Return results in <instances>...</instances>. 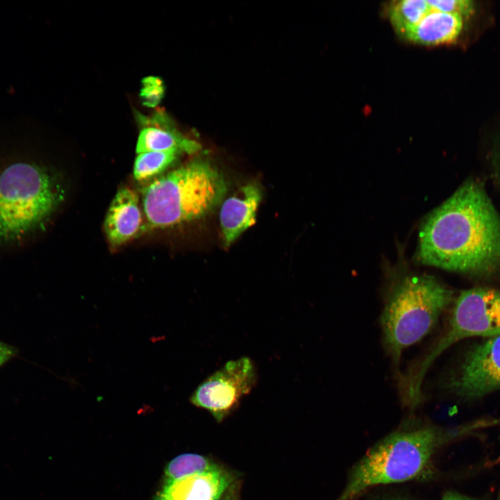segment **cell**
Returning a JSON list of instances; mask_svg holds the SVG:
<instances>
[{"label":"cell","instance_id":"1","mask_svg":"<svg viewBox=\"0 0 500 500\" xmlns=\"http://www.w3.org/2000/svg\"><path fill=\"white\" fill-rule=\"evenodd\" d=\"M417 257L424 265L471 276L500 269V215L480 183H463L428 215Z\"/></svg>","mask_w":500,"mask_h":500},{"label":"cell","instance_id":"2","mask_svg":"<svg viewBox=\"0 0 500 500\" xmlns=\"http://www.w3.org/2000/svg\"><path fill=\"white\" fill-rule=\"evenodd\" d=\"M63 198L57 174L36 158L28 121L0 124V250L28 244Z\"/></svg>","mask_w":500,"mask_h":500},{"label":"cell","instance_id":"3","mask_svg":"<svg viewBox=\"0 0 500 500\" xmlns=\"http://www.w3.org/2000/svg\"><path fill=\"white\" fill-rule=\"evenodd\" d=\"M480 418L452 428L425 426L394 432L369 449L352 468L336 500H353L369 488L401 483L428 473L435 453L444 445L496 425Z\"/></svg>","mask_w":500,"mask_h":500},{"label":"cell","instance_id":"4","mask_svg":"<svg viewBox=\"0 0 500 500\" xmlns=\"http://www.w3.org/2000/svg\"><path fill=\"white\" fill-rule=\"evenodd\" d=\"M227 183L209 161L196 159L156 178L142 190L149 228H162L201 219L223 200Z\"/></svg>","mask_w":500,"mask_h":500},{"label":"cell","instance_id":"5","mask_svg":"<svg viewBox=\"0 0 500 500\" xmlns=\"http://www.w3.org/2000/svg\"><path fill=\"white\" fill-rule=\"evenodd\" d=\"M452 292L432 276L408 275L388 291L380 317L383 344L397 369L405 349L435 328Z\"/></svg>","mask_w":500,"mask_h":500},{"label":"cell","instance_id":"6","mask_svg":"<svg viewBox=\"0 0 500 500\" xmlns=\"http://www.w3.org/2000/svg\"><path fill=\"white\" fill-rule=\"evenodd\" d=\"M497 335H500V289L476 288L462 291L453 304L445 333L401 377L403 393L410 399H422V385L427 370L453 344L470 337Z\"/></svg>","mask_w":500,"mask_h":500},{"label":"cell","instance_id":"7","mask_svg":"<svg viewBox=\"0 0 500 500\" xmlns=\"http://www.w3.org/2000/svg\"><path fill=\"white\" fill-rule=\"evenodd\" d=\"M256 368L251 359L242 356L226 362L194 390L190 401L222 420L256 385Z\"/></svg>","mask_w":500,"mask_h":500},{"label":"cell","instance_id":"8","mask_svg":"<svg viewBox=\"0 0 500 500\" xmlns=\"http://www.w3.org/2000/svg\"><path fill=\"white\" fill-rule=\"evenodd\" d=\"M462 400H475L500 390V335L473 346L442 382Z\"/></svg>","mask_w":500,"mask_h":500},{"label":"cell","instance_id":"9","mask_svg":"<svg viewBox=\"0 0 500 500\" xmlns=\"http://www.w3.org/2000/svg\"><path fill=\"white\" fill-rule=\"evenodd\" d=\"M261 199L260 187L255 183H249L223 201L219 210V224L226 248L255 224Z\"/></svg>","mask_w":500,"mask_h":500},{"label":"cell","instance_id":"10","mask_svg":"<svg viewBox=\"0 0 500 500\" xmlns=\"http://www.w3.org/2000/svg\"><path fill=\"white\" fill-rule=\"evenodd\" d=\"M142 224L137 193L128 188L119 189L107 210L104 229L109 243L119 246L135 237Z\"/></svg>","mask_w":500,"mask_h":500},{"label":"cell","instance_id":"11","mask_svg":"<svg viewBox=\"0 0 500 500\" xmlns=\"http://www.w3.org/2000/svg\"><path fill=\"white\" fill-rule=\"evenodd\" d=\"M231 478L221 468L167 482L156 500H219Z\"/></svg>","mask_w":500,"mask_h":500},{"label":"cell","instance_id":"12","mask_svg":"<svg viewBox=\"0 0 500 500\" xmlns=\"http://www.w3.org/2000/svg\"><path fill=\"white\" fill-rule=\"evenodd\" d=\"M462 17L459 14L433 11L403 36L417 44H442L455 40L462 30Z\"/></svg>","mask_w":500,"mask_h":500},{"label":"cell","instance_id":"13","mask_svg":"<svg viewBox=\"0 0 500 500\" xmlns=\"http://www.w3.org/2000/svg\"><path fill=\"white\" fill-rule=\"evenodd\" d=\"M200 149L201 144L199 142L166 126L144 128L140 133L136 145L137 153L177 151L192 154Z\"/></svg>","mask_w":500,"mask_h":500},{"label":"cell","instance_id":"14","mask_svg":"<svg viewBox=\"0 0 500 500\" xmlns=\"http://www.w3.org/2000/svg\"><path fill=\"white\" fill-rule=\"evenodd\" d=\"M433 11L428 1L403 0L395 3L390 8L389 16L396 32L403 36Z\"/></svg>","mask_w":500,"mask_h":500},{"label":"cell","instance_id":"15","mask_svg":"<svg viewBox=\"0 0 500 500\" xmlns=\"http://www.w3.org/2000/svg\"><path fill=\"white\" fill-rule=\"evenodd\" d=\"M181 153L177 151H148L138 153L133 165V176L144 181L162 173Z\"/></svg>","mask_w":500,"mask_h":500},{"label":"cell","instance_id":"16","mask_svg":"<svg viewBox=\"0 0 500 500\" xmlns=\"http://www.w3.org/2000/svg\"><path fill=\"white\" fill-rule=\"evenodd\" d=\"M217 468V465L201 455L181 454L168 463L165 471V483L192 474L210 472Z\"/></svg>","mask_w":500,"mask_h":500},{"label":"cell","instance_id":"17","mask_svg":"<svg viewBox=\"0 0 500 500\" xmlns=\"http://www.w3.org/2000/svg\"><path fill=\"white\" fill-rule=\"evenodd\" d=\"M433 11L469 15L474 10L473 1L470 0H434L428 1Z\"/></svg>","mask_w":500,"mask_h":500},{"label":"cell","instance_id":"18","mask_svg":"<svg viewBox=\"0 0 500 500\" xmlns=\"http://www.w3.org/2000/svg\"><path fill=\"white\" fill-rule=\"evenodd\" d=\"M162 92V83L158 78L150 77L144 79L142 96L147 105H156L161 99Z\"/></svg>","mask_w":500,"mask_h":500},{"label":"cell","instance_id":"19","mask_svg":"<svg viewBox=\"0 0 500 500\" xmlns=\"http://www.w3.org/2000/svg\"><path fill=\"white\" fill-rule=\"evenodd\" d=\"M13 347L0 340V367L10 360L15 355Z\"/></svg>","mask_w":500,"mask_h":500},{"label":"cell","instance_id":"20","mask_svg":"<svg viewBox=\"0 0 500 500\" xmlns=\"http://www.w3.org/2000/svg\"><path fill=\"white\" fill-rule=\"evenodd\" d=\"M440 500H486L484 498L470 497L457 491L451 490L444 494Z\"/></svg>","mask_w":500,"mask_h":500},{"label":"cell","instance_id":"21","mask_svg":"<svg viewBox=\"0 0 500 500\" xmlns=\"http://www.w3.org/2000/svg\"><path fill=\"white\" fill-rule=\"evenodd\" d=\"M495 500H500V487L497 492V495Z\"/></svg>","mask_w":500,"mask_h":500},{"label":"cell","instance_id":"22","mask_svg":"<svg viewBox=\"0 0 500 500\" xmlns=\"http://www.w3.org/2000/svg\"><path fill=\"white\" fill-rule=\"evenodd\" d=\"M224 500H235L233 497H226Z\"/></svg>","mask_w":500,"mask_h":500},{"label":"cell","instance_id":"23","mask_svg":"<svg viewBox=\"0 0 500 500\" xmlns=\"http://www.w3.org/2000/svg\"><path fill=\"white\" fill-rule=\"evenodd\" d=\"M393 500H407V499H393Z\"/></svg>","mask_w":500,"mask_h":500}]
</instances>
